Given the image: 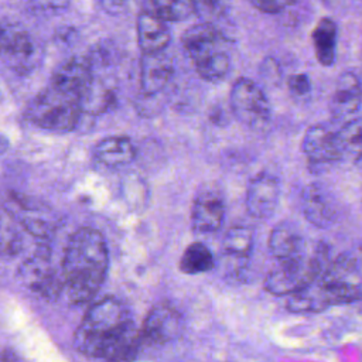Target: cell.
I'll return each instance as SVG.
<instances>
[{
    "label": "cell",
    "instance_id": "1",
    "mask_svg": "<svg viewBox=\"0 0 362 362\" xmlns=\"http://www.w3.org/2000/svg\"><path fill=\"white\" fill-rule=\"evenodd\" d=\"M141 342L140 329L124 303L116 297H105L92 304L74 334L78 352L109 362L132 361Z\"/></svg>",
    "mask_w": 362,
    "mask_h": 362
},
{
    "label": "cell",
    "instance_id": "2",
    "mask_svg": "<svg viewBox=\"0 0 362 362\" xmlns=\"http://www.w3.org/2000/svg\"><path fill=\"white\" fill-rule=\"evenodd\" d=\"M109 269L106 240L98 229H76L64 250L61 272L64 294L71 304H85L102 287Z\"/></svg>",
    "mask_w": 362,
    "mask_h": 362
},
{
    "label": "cell",
    "instance_id": "3",
    "mask_svg": "<svg viewBox=\"0 0 362 362\" xmlns=\"http://www.w3.org/2000/svg\"><path fill=\"white\" fill-rule=\"evenodd\" d=\"M329 249L324 242H317L293 259L279 260L264 279V288L273 296H291L321 277L327 269Z\"/></svg>",
    "mask_w": 362,
    "mask_h": 362
},
{
    "label": "cell",
    "instance_id": "4",
    "mask_svg": "<svg viewBox=\"0 0 362 362\" xmlns=\"http://www.w3.org/2000/svg\"><path fill=\"white\" fill-rule=\"evenodd\" d=\"M81 106L76 98L61 93L51 86L38 93L28 105L25 115L35 126L51 132H71L81 117Z\"/></svg>",
    "mask_w": 362,
    "mask_h": 362
},
{
    "label": "cell",
    "instance_id": "5",
    "mask_svg": "<svg viewBox=\"0 0 362 362\" xmlns=\"http://www.w3.org/2000/svg\"><path fill=\"white\" fill-rule=\"evenodd\" d=\"M329 307L362 300V272L355 255L344 252L332 259L317 280Z\"/></svg>",
    "mask_w": 362,
    "mask_h": 362
},
{
    "label": "cell",
    "instance_id": "6",
    "mask_svg": "<svg viewBox=\"0 0 362 362\" xmlns=\"http://www.w3.org/2000/svg\"><path fill=\"white\" fill-rule=\"evenodd\" d=\"M233 116L255 132H264L270 124L272 106L263 89L250 78H238L229 93Z\"/></svg>",
    "mask_w": 362,
    "mask_h": 362
},
{
    "label": "cell",
    "instance_id": "7",
    "mask_svg": "<svg viewBox=\"0 0 362 362\" xmlns=\"http://www.w3.org/2000/svg\"><path fill=\"white\" fill-rule=\"evenodd\" d=\"M41 55L40 45L21 24L0 20V58L10 69L28 74L40 64Z\"/></svg>",
    "mask_w": 362,
    "mask_h": 362
},
{
    "label": "cell",
    "instance_id": "8",
    "mask_svg": "<svg viewBox=\"0 0 362 362\" xmlns=\"http://www.w3.org/2000/svg\"><path fill=\"white\" fill-rule=\"evenodd\" d=\"M20 283L38 297L55 300L64 293L61 267L54 266L48 247H40L28 256L17 270Z\"/></svg>",
    "mask_w": 362,
    "mask_h": 362
},
{
    "label": "cell",
    "instance_id": "9",
    "mask_svg": "<svg viewBox=\"0 0 362 362\" xmlns=\"http://www.w3.org/2000/svg\"><path fill=\"white\" fill-rule=\"evenodd\" d=\"M226 205L223 194L214 185H202L191 205V228L195 233H214L225 219Z\"/></svg>",
    "mask_w": 362,
    "mask_h": 362
},
{
    "label": "cell",
    "instance_id": "10",
    "mask_svg": "<svg viewBox=\"0 0 362 362\" xmlns=\"http://www.w3.org/2000/svg\"><path fill=\"white\" fill-rule=\"evenodd\" d=\"M301 150L313 168H325L342 158L338 132L328 124L310 126L303 136Z\"/></svg>",
    "mask_w": 362,
    "mask_h": 362
},
{
    "label": "cell",
    "instance_id": "11",
    "mask_svg": "<svg viewBox=\"0 0 362 362\" xmlns=\"http://www.w3.org/2000/svg\"><path fill=\"white\" fill-rule=\"evenodd\" d=\"M280 201V182L279 180L267 173L260 171L253 175L246 185L245 206L247 214L255 219L270 218Z\"/></svg>",
    "mask_w": 362,
    "mask_h": 362
},
{
    "label": "cell",
    "instance_id": "12",
    "mask_svg": "<svg viewBox=\"0 0 362 362\" xmlns=\"http://www.w3.org/2000/svg\"><path fill=\"white\" fill-rule=\"evenodd\" d=\"M184 328L182 315L170 304L154 305L144 318L140 329L143 341L163 345L177 339Z\"/></svg>",
    "mask_w": 362,
    "mask_h": 362
},
{
    "label": "cell",
    "instance_id": "13",
    "mask_svg": "<svg viewBox=\"0 0 362 362\" xmlns=\"http://www.w3.org/2000/svg\"><path fill=\"white\" fill-rule=\"evenodd\" d=\"M300 206L304 218L320 229L329 228L338 218L332 194L318 182H310L303 188Z\"/></svg>",
    "mask_w": 362,
    "mask_h": 362
},
{
    "label": "cell",
    "instance_id": "14",
    "mask_svg": "<svg viewBox=\"0 0 362 362\" xmlns=\"http://www.w3.org/2000/svg\"><path fill=\"white\" fill-rule=\"evenodd\" d=\"M93 79L90 58L72 57L54 72L49 86L61 93L79 99Z\"/></svg>",
    "mask_w": 362,
    "mask_h": 362
},
{
    "label": "cell",
    "instance_id": "15",
    "mask_svg": "<svg viewBox=\"0 0 362 362\" xmlns=\"http://www.w3.org/2000/svg\"><path fill=\"white\" fill-rule=\"evenodd\" d=\"M226 41L223 33L209 21L189 25L181 35L184 52L192 62H197L216 51L225 49L222 44Z\"/></svg>",
    "mask_w": 362,
    "mask_h": 362
},
{
    "label": "cell",
    "instance_id": "16",
    "mask_svg": "<svg viewBox=\"0 0 362 362\" xmlns=\"http://www.w3.org/2000/svg\"><path fill=\"white\" fill-rule=\"evenodd\" d=\"M174 75L173 58L163 52L144 54L140 58V89L144 96H157Z\"/></svg>",
    "mask_w": 362,
    "mask_h": 362
},
{
    "label": "cell",
    "instance_id": "17",
    "mask_svg": "<svg viewBox=\"0 0 362 362\" xmlns=\"http://www.w3.org/2000/svg\"><path fill=\"white\" fill-rule=\"evenodd\" d=\"M362 105V85L356 74L342 72L335 82L329 100V112L334 119H345L359 110Z\"/></svg>",
    "mask_w": 362,
    "mask_h": 362
},
{
    "label": "cell",
    "instance_id": "18",
    "mask_svg": "<svg viewBox=\"0 0 362 362\" xmlns=\"http://www.w3.org/2000/svg\"><path fill=\"white\" fill-rule=\"evenodd\" d=\"M136 31L137 44L143 55L163 52L171 41L168 24L146 10L137 16Z\"/></svg>",
    "mask_w": 362,
    "mask_h": 362
},
{
    "label": "cell",
    "instance_id": "19",
    "mask_svg": "<svg viewBox=\"0 0 362 362\" xmlns=\"http://www.w3.org/2000/svg\"><path fill=\"white\" fill-rule=\"evenodd\" d=\"M267 245L272 256L277 262L297 257L308 249V243L300 229L288 221L279 222L272 229Z\"/></svg>",
    "mask_w": 362,
    "mask_h": 362
},
{
    "label": "cell",
    "instance_id": "20",
    "mask_svg": "<svg viewBox=\"0 0 362 362\" xmlns=\"http://www.w3.org/2000/svg\"><path fill=\"white\" fill-rule=\"evenodd\" d=\"M95 158L106 167H122L136 157V147L127 136H107L93 148Z\"/></svg>",
    "mask_w": 362,
    "mask_h": 362
},
{
    "label": "cell",
    "instance_id": "21",
    "mask_svg": "<svg viewBox=\"0 0 362 362\" xmlns=\"http://www.w3.org/2000/svg\"><path fill=\"white\" fill-rule=\"evenodd\" d=\"M314 54L317 61L322 66H331L337 58V41L338 27L337 23L329 17L318 20L311 33Z\"/></svg>",
    "mask_w": 362,
    "mask_h": 362
},
{
    "label": "cell",
    "instance_id": "22",
    "mask_svg": "<svg viewBox=\"0 0 362 362\" xmlns=\"http://www.w3.org/2000/svg\"><path fill=\"white\" fill-rule=\"evenodd\" d=\"M255 245V232L247 225L230 226L222 238L223 253L232 259L247 260Z\"/></svg>",
    "mask_w": 362,
    "mask_h": 362
},
{
    "label": "cell",
    "instance_id": "23",
    "mask_svg": "<svg viewBox=\"0 0 362 362\" xmlns=\"http://www.w3.org/2000/svg\"><path fill=\"white\" fill-rule=\"evenodd\" d=\"M178 267L185 274H202L215 267V257L205 243L197 240L184 249Z\"/></svg>",
    "mask_w": 362,
    "mask_h": 362
},
{
    "label": "cell",
    "instance_id": "24",
    "mask_svg": "<svg viewBox=\"0 0 362 362\" xmlns=\"http://www.w3.org/2000/svg\"><path fill=\"white\" fill-rule=\"evenodd\" d=\"M82 113L99 115L107 110L115 102V93L102 82L93 79L89 88L78 99Z\"/></svg>",
    "mask_w": 362,
    "mask_h": 362
},
{
    "label": "cell",
    "instance_id": "25",
    "mask_svg": "<svg viewBox=\"0 0 362 362\" xmlns=\"http://www.w3.org/2000/svg\"><path fill=\"white\" fill-rule=\"evenodd\" d=\"M146 11L154 14L164 23L170 21H182L195 14V1L177 0V1H150L144 4Z\"/></svg>",
    "mask_w": 362,
    "mask_h": 362
},
{
    "label": "cell",
    "instance_id": "26",
    "mask_svg": "<svg viewBox=\"0 0 362 362\" xmlns=\"http://www.w3.org/2000/svg\"><path fill=\"white\" fill-rule=\"evenodd\" d=\"M194 66L201 79L206 82H221L229 72L230 59L228 52L221 49L194 62Z\"/></svg>",
    "mask_w": 362,
    "mask_h": 362
},
{
    "label": "cell",
    "instance_id": "27",
    "mask_svg": "<svg viewBox=\"0 0 362 362\" xmlns=\"http://www.w3.org/2000/svg\"><path fill=\"white\" fill-rule=\"evenodd\" d=\"M337 132L342 158L358 161L362 156V119H351Z\"/></svg>",
    "mask_w": 362,
    "mask_h": 362
},
{
    "label": "cell",
    "instance_id": "28",
    "mask_svg": "<svg viewBox=\"0 0 362 362\" xmlns=\"http://www.w3.org/2000/svg\"><path fill=\"white\" fill-rule=\"evenodd\" d=\"M23 249V238L6 219L0 218V257H14Z\"/></svg>",
    "mask_w": 362,
    "mask_h": 362
},
{
    "label": "cell",
    "instance_id": "29",
    "mask_svg": "<svg viewBox=\"0 0 362 362\" xmlns=\"http://www.w3.org/2000/svg\"><path fill=\"white\" fill-rule=\"evenodd\" d=\"M287 86L291 92V95H294L297 98H303L311 92V81H310L308 75L301 74V72L290 75L287 79Z\"/></svg>",
    "mask_w": 362,
    "mask_h": 362
},
{
    "label": "cell",
    "instance_id": "30",
    "mask_svg": "<svg viewBox=\"0 0 362 362\" xmlns=\"http://www.w3.org/2000/svg\"><path fill=\"white\" fill-rule=\"evenodd\" d=\"M296 4L294 1H287V0H255L252 1V6L263 13H280L284 8Z\"/></svg>",
    "mask_w": 362,
    "mask_h": 362
},
{
    "label": "cell",
    "instance_id": "31",
    "mask_svg": "<svg viewBox=\"0 0 362 362\" xmlns=\"http://www.w3.org/2000/svg\"><path fill=\"white\" fill-rule=\"evenodd\" d=\"M0 362H21L20 356L11 349H0Z\"/></svg>",
    "mask_w": 362,
    "mask_h": 362
},
{
    "label": "cell",
    "instance_id": "32",
    "mask_svg": "<svg viewBox=\"0 0 362 362\" xmlns=\"http://www.w3.org/2000/svg\"><path fill=\"white\" fill-rule=\"evenodd\" d=\"M358 78H359V82H361V85H362V71H361V75H359Z\"/></svg>",
    "mask_w": 362,
    "mask_h": 362
}]
</instances>
